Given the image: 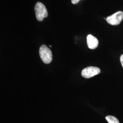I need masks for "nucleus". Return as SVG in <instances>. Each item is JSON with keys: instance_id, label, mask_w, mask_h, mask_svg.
I'll list each match as a JSON object with an SVG mask.
<instances>
[{"instance_id": "nucleus-2", "label": "nucleus", "mask_w": 123, "mask_h": 123, "mask_svg": "<svg viewBox=\"0 0 123 123\" xmlns=\"http://www.w3.org/2000/svg\"><path fill=\"white\" fill-rule=\"evenodd\" d=\"M35 12L37 19L39 21H42L44 18L48 17L47 10L43 3L38 2L35 6Z\"/></svg>"}, {"instance_id": "nucleus-3", "label": "nucleus", "mask_w": 123, "mask_h": 123, "mask_svg": "<svg viewBox=\"0 0 123 123\" xmlns=\"http://www.w3.org/2000/svg\"><path fill=\"white\" fill-rule=\"evenodd\" d=\"M123 19V12L119 11L113 15L106 18L107 22L111 25L115 26L119 24Z\"/></svg>"}, {"instance_id": "nucleus-5", "label": "nucleus", "mask_w": 123, "mask_h": 123, "mask_svg": "<svg viewBox=\"0 0 123 123\" xmlns=\"http://www.w3.org/2000/svg\"><path fill=\"white\" fill-rule=\"evenodd\" d=\"M87 42L88 47L91 49H95L98 46V40L95 37L91 34L88 35L87 37Z\"/></svg>"}, {"instance_id": "nucleus-7", "label": "nucleus", "mask_w": 123, "mask_h": 123, "mask_svg": "<svg viewBox=\"0 0 123 123\" xmlns=\"http://www.w3.org/2000/svg\"><path fill=\"white\" fill-rule=\"evenodd\" d=\"M80 0H71V1L73 4H76L79 3Z\"/></svg>"}, {"instance_id": "nucleus-6", "label": "nucleus", "mask_w": 123, "mask_h": 123, "mask_svg": "<svg viewBox=\"0 0 123 123\" xmlns=\"http://www.w3.org/2000/svg\"><path fill=\"white\" fill-rule=\"evenodd\" d=\"M105 119L109 123H119V120L113 116H107L106 117Z\"/></svg>"}, {"instance_id": "nucleus-8", "label": "nucleus", "mask_w": 123, "mask_h": 123, "mask_svg": "<svg viewBox=\"0 0 123 123\" xmlns=\"http://www.w3.org/2000/svg\"><path fill=\"white\" fill-rule=\"evenodd\" d=\"M120 62H121V65L123 67V54H122L120 57Z\"/></svg>"}, {"instance_id": "nucleus-4", "label": "nucleus", "mask_w": 123, "mask_h": 123, "mask_svg": "<svg viewBox=\"0 0 123 123\" xmlns=\"http://www.w3.org/2000/svg\"><path fill=\"white\" fill-rule=\"evenodd\" d=\"M100 73V69L96 67L90 66L84 68L82 71V76L86 79H89L99 74Z\"/></svg>"}, {"instance_id": "nucleus-1", "label": "nucleus", "mask_w": 123, "mask_h": 123, "mask_svg": "<svg viewBox=\"0 0 123 123\" xmlns=\"http://www.w3.org/2000/svg\"><path fill=\"white\" fill-rule=\"evenodd\" d=\"M39 55L42 60L46 64H49L52 60V52L45 45L41 46L39 49Z\"/></svg>"}]
</instances>
